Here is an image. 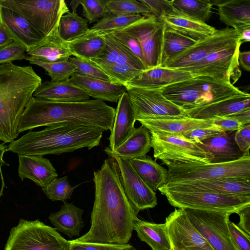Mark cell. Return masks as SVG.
I'll return each mask as SVG.
<instances>
[{
	"instance_id": "cell-9",
	"label": "cell",
	"mask_w": 250,
	"mask_h": 250,
	"mask_svg": "<svg viewBox=\"0 0 250 250\" xmlns=\"http://www.w3.org/2000/svg\"><path fill=\"white\" fill-rule=\"evenodd\" d=\"M155 159L170 165L211 163L212 157L207 150L182 135L149 131Z\"/></svg>"
},
{
	"instance_id": "cell-50",
	"label": "cell",
	"mask_w": 250,
	"mask_h": 250,
	"mask_svg": "<svg viewBox=\"0 0 250 250\" xmlns=\"http://www.w3.org/2000/svg\"><path fill=\"white\" fill-rule=\"evenodd\" d=\"M222 131L213 125L194 128L184 132L182 135L196 144L212 136L220 134Z\"/></svg>"
},
{
	"instance_id": "cell-13",
	"label": "cell",
	"mask_w": 250,
	"mask_h": 250,
	"mask_svg": "<svg viewBox=\"0 0 250 250\" xmlns=\"http://www.w3.org/2000/svg\"><path fill=\"white\" fill-rule=\"evenodd\" d=\"M122 29L136 37L143 52L145 70L161 66V53L165 24L149 13Z\"/></svg>"
},
{
	"instance_id": "cell-51",
	"label": "cell",
	"mask_w": 250,
	"mask_h": 250,
	"mask_svg": "<svg viewBox=\"0 0 250 250\" xmlns=\"http://www.w3.org/2000/svg\"><path fill=\"white\" fill-rule=\"evenodd\" d=\"M70 250H129L132 248L130 244L115 245L97 243L79 242L69 241Z\"/></svg>"
},
{
	"instance_id": "cell-23",
	"label": "cell",
	"mask_w": 250,
	"mask_h": 250,
	"mask_svg": "<svg viewBox=\"0 0 250 250\" xmlns=\"http://www.w3.org/2000/svg\"><path fill=\"white\" fill-rule=\"evenodd\" d=\"M33 97L58 102H80L89 100L90 96L70 79L63 81H46L40 84Z\"/></svg>"
},
{
	"instance_id": "cell-55",
	"label": "cell",
	"mask_w": 250,
	"mask_h": 250,
	"mask_svg": "<svg viewBox=\"0 0 250 250\" xmlns=\"http://www.w3.org/2000/svg\"><path fill=\"white\" fill-rule=\"evenodd\" d=\"M237 214L240 217V221L236 225L243 231L250 236V206L243 208Z\"/></svg>"
},
{
	"instance_id": "cell-31",
	"label": "cell",
	"mask_w": 250,
	"mask_h": 250,
	"mask_svg": "<svg viewBox=\"0 0 250 250\" xmlns=\"http://www.w3.org/2000/svg\"><path fill=\"white\" fill-rule=\"evenodd\" d=\"M162 20L167 28L196 42L212 35L216 30L206 22L182 14L168 15Z\"/></svg>"
},
{
	"instance_id": "cell-30",
	"label": "cell",
	"mask_w": 250,
	"mask_h": 250,
	"mask_svg": "<svg viewBox=\"0 0 250 250\" xmlns=\"http://www.w3.org/2000/svg\"><path fill=\"white\" fill-rule=\"evenodd\" d=\"M226 195L250 197V180L219 178L174 183Z\"/></svg>"
},
{
	"instance_id": "cell-34",
	"label": "cell",
	"mask_w": 250,
	"mask_h": 250,
	"mask_svg": "<svg viewBox=\"0 0 250 250\" xmlns=\"http://www.w3.org/2000/svg\"><path fill=\"white\" fill-rule=\"evenodd\" d=\"M104 39L105 47L97 60L105 62L126 64L143 71V63L126 46L118 41L111 33L100 34Z\"/></svg>"
},
{
	"instance_id": "cell-54",
	"label": "cell",
	"mask_w": 250,
	"mask_h": 250,
	"mask_svg": "<svg viewBox=\"0 0 250 250\" xmlns=\"http://www.w3.org/2000/svg\"><path fill=\"white\" fill-rule=\"evenodd\" d=\"M234 140L241 151L244 153L250 152V124L244 125L235 131Z\"/></svg>"
},
{
	"instance_id": "cell-28",
	"label": "cell",
	"mask_w": 250,
	"mask_h": 250,
	"mask_svg": "<svg viewBox=\"0 0 250 250\" xmlns=\"http://www.w3.org/2000/svg\"><path fill=\"white\" fill-rule=\"evenodd\" d=\"M149 131L182 135L184 132L197 127L211 125V119H198L188 116L157 118L138 121Z\"/></svg>"
},
{
	"instance_id": "cell-26",
	"label": "cell",
	"mask_w": 250,
	"mask_h": 250,
	"mask_svg": "<svg viewBox=\"0 0 250 250\" xmlns=\"http://www.w3.org/2000/svg\"><path fill=\"white\" fill-rule=\"evenodd\" d=\"M236 131L222 132L197 144L208 150L212 157L211 163L236 161L244 154L234 140Z\"/></svg>"
},
{
	"instance_id": "cell-14",
	"label": "cell",
	"mask_w": 250,
	"mask_h": 250,
	"mask_svg": "<svg viewBox=\"0 0 250 250\" xmlns=\"http://www.w3.org/2000/svg\"><path fill=\"white\" fill-rule=\"evenodd\" d=\"M126 88L136 121L187 116L186 111L165 98L160 89Z\"/></svg>"
},
{
	"instance_id": "cell-44",
	"label": "cell",
	"mask_w": 250,
	"mask_h": 250,
	"mask_svg": "<svg viewBox=\"0 0 250 250\" xmlns=\"http://www.w3.org/2000/svg\"><path fill=\"white\" fill-rule=\"evenodd\" d=\"M78 186H71L67 176L54 179L47 186L42 188L47 197L51 201L64 202L71 196Z\"/></svg>"
},
{
	"instance_id": "cell-41",
	"label": "cell",
	"mask_w": 250,
	"mask_h": 250,
	"mask_svg": "<svg viewBox=\"0 0 250 250\" xmlns=\"http://www.w3.org/2000/svg\"><path fill=\"white\" fill-rule=\"evenodd\" d=\"M143 17L140 14L122 15L107 13L90 28L99 34L110 33L122 30Z\"/></svg>"
},
{
	"instance_id": "cell-62",
	"label": "cell",
	"mask_w": 250,
	"mask_h": 250,
	"mask_svg": "<svg viewBox=\"0 0 250 250\" xmlns=\"http://www.w3.org/2000/svg\"><path fill=\"white\" fill-rule=\"evenodd\" d=\"M129 250H137L135 248L132 247V248Z\"/></svg>"
},
{
	"instance_id": "cell-3",
	"label": "cell",
	"mask_w": 250,
	"mask_h": 250,
	"mask_svg": "<svg viewBox=\"0 0 250 250\" xmlns=\"http://www.w3.org/2000/svg\"><path fill=\"white\" fill-rule=\"evenodd\" d=\"M103 130L84 125L59 124L42 130L28 132L10 143L6 151L18 155L43 156L73 152L86 147L90 149L100 144Z\"/></svg>"
},
{
	"instance_id": "cell-42",
	"label": "cell",
	"mask_w": 250,
	"mask_h": 250,
	"mask_svg": "<svg viewBox=\"0 0 250 250\" xmlns=\"http://www.w3.org/2000/svg\"><path fill=\"white\" fill-rule=\"evenodd\" d=\"M31 64L41 66L45 69L50 77L51 81L60 82L69 79L77 72L75 66L68 59L53 62H43L40 61H31Z\"/></svg>"
},
{
	"instance_id": "cell-53",
	"label": "cell",
	"mask_w": 250,
	"mask_h": 250,
	"mask_svg": "<svg viewBox=\"0 0 250 250\" xmlns=\"http://www.w3.org/2000/svg\"><path fill=\"white\" fill-rule=\"evenodd\" d=\"M211 124L223 132L239 130L244 125L232 116L215 117L211 119Z\"/></svg>"
},
{
	"instance_id": "cell-58",
	"label": "cell",
	"mask_w": 250,
	"mask_h": 250,
	"mask_svg": "<svg viewBox=\"0 0 250 250\" xmlns=\"http://www.w3.org/2000/svg\"><path fill=\"white\" fill-rule=\"evenodd\" d=\"M231 116L237 119L244 125L250 124V109L241 111Z\"/></svg>"
},
{
	"instance_id": "cell-46",
	"label": "cell",
	"mask_w": 250,
	"mask_h": 250,
	"mask_svg": "<svg viewBox=\"0 0 250 250\" xmlns=\"http://www.w3.org/2000/svg\"><path fill=\"white\" fill-rule=\"evenodd\" d=\"M68 60L75 66L78 73L113 83L112 80L104 72L89 61L74 56L70 57Z\"/></svg>"
},
{
	"instance_id": "cell-32",
	"label": "cell",
	"mask_w": 250,
	"mask_h": 250,
	"mask_svg": "<svg viewBox=\"0 0 250 250\" xmlns=\"http://www.w3.org/2000/svg\"><path fill=\"white\" fill-rule=\"evenodd\" d=\"M126 160L139 177L155 192L167 184L168 170L150 156L146 155L141 158Z\"/></svg>"
},
{
	"instance_id": "cell-36",
	"label": "cell",
	"mask_w": 250,
	"mask_h": 250,
	"mask_svg": "<svg viewBox=\"0 0 250 250\" xmlns=\"http://www.w3.org/2000/svg\"><path fill=\"white\" fill-rule=\"evenodd\" d=\"M67 43L72 56L84 60L98 58L105 47L102 36L90 29L82 36Z\"/></svg>"
},
{
	"instance_id": "cell-16",
	"label": "cell",
	"mask_w": 250,
	"mask_h": 250,
	"mask_svg": "<svg viewBox=\"0 0 250 250\" xmlns=\"http://www.w3.org/2000/svg\"><path fill=\"white\" fill-rule=\"evenodd\" d=\"M170 250H214L189 220L182 209L166 218Z\"/></svg>"
},
{
	"instance_id": "cell-47",
	"label": "cell",
	"mask_w": 250,
	"mask_h": 250,
	"mask_svg": "<svg viewBox=\"0 0 250 250\" xmlns=\"http://www.w3.org/2000/svg\"><path fill=\"white\" fill-rule=\"evenodd\" d=\"M147 6L150 13L156 18L162 19L168 15L181 14L174 8L172 0H140Z\"/></svg>"
},
{
	"instance_id": "cell-20",
	"label": "cell",
	"mask_w": 250,
	"mask_h": 250,
	"mask_svg": "<svg viewBox=\"0 0 250 250\" xmlns=\"http://www.w3.org/2000/svg\"><path fill=\"white\" fill-rule=\"evenodd\" d=\"M18 174L21 181L27 178L37 185L45 188L58 174L49 160L42 156L18 155Z\"/></svg>"
},
{
	"instance_id": "cell-4",
	"label": "cell",
	"mask_w": 250,
	"mask_h": 250,
	"mask_svg": "<svg viewBox=\"0 0 250 250\" xmlns=\"http://www.w3.org/2000/svg\"><path fill=\"white\" fill-rule=\"evenodd\" d=\"M42 83L31 66L0 65V141L11 143L18 137L22 113Z\"/></svg>"
},
{
	"instance_id": "cell-24",
	"label": "cell",
	"mask_w": 250,
	"mask_h": 250,
	"mask_svg": "<svg viewBox=\"0 0 250 250\" xmlns=\"http://www.w3.org/2000/svg\"><path fill=\"white\" fill-rule=\"evenodd\" d=\"M0 22L9 30L15 42L24 45L27 50L44 36L17 12L0 6Z\"/></svg>"
},
{
	"instance_id": "cell-38",
	"label": "cell",
	"mask_w": 250,
	"mask_h": 250,
	"mask_svg": "<svg viewBox=\"0 0 250 250\" xmlns=\"http://www.w3.org/2000/svg\"><path fill=\"white\" fill-rule=\"evenodd\" d=\"M86 61H89L104 72L114 83L124 86L142 71L128 65L105 62L96 59Z\"/></svg>"
},
{
	"instance_id": "cell-2",
	"label": "cell",
	"mask_w": 250,
	"mask_h": 250,
	"mask_svg": "<svg viewBox=\"0 0 250 250\" xmlns=\"http://www.w3.org/2000/svg\"><path fill=\"white\" fill-rule=\"evenodd\" d=\"M115 109L94 99L80 102H58L32 97L20 119L18 132L42 126L69 124L112 129Z\"/></svg>"
},
{
	"instance_id": "cell-49",
	"label": "cell",
	"mask_w": 250,
	"mask_h": 250,
	"mask_svg": "<svg viewBox=\"0 0 250 250\" xmlns=\"http://www.w3.org/2000/svg\"><path fill=\"white\" fill-rule=\"evenodd\" d=\"M110 33L121 43L126 46L143 62V56L142 49L139 41L136 37L122 30H115Z\"/></svg>"
},
{
	"instance_id": "cell-61",
	"label": "cell",
	"mask_w": 250,
	"mask_h": 250,
	"mask_svg": "<svg viewBox=\"0 0 250 250\" xmlns=\"http://www.w3.org/2000/svg\"><path fill=\"white\" fill-rule=\"evenodd\" d=\"M81 0H71L70 5L72 9V12L76 13L77 8L78 6L81 4Z\"/></svg>"
},
{
	"instance_id": "cell-12",
	"label": "cell",
	"mask_w": 250,
	"mask_h": 250,
	"mask_svg": "<svg viewBox=\"0 0 250 250\" xmlns=\"http://www.w3.org/2000/svg\"><path fill=\"white\" fill-rule=\"evenodd\" d=\"M239 41L208 55L197 64L181 69L193 77L207 76L234 84L241 75L238 55Z\"/></svg>"
},
{
	"instance_id": "cell-8",
	"label": "cell",
	"mask_w": 250,
	"mask_h": 250,
	"mask_svg": "<svg viewBox=\"0 0 250 250\" xmlns=\"http://www.w3.org/2000/svg\"><path fill=\"white\" fill-rule=\"evenodd\" d=\"M167 167V183L219 178L250 180V152L244 153L238 160L229 162L208 164H173Z\"/></svg>"
},
{
	"instance_id": "cell-57",
	"label": "cell",
	"mask_w": 250,
	"mask_h": 250,
	"mask_svg": "<svg viewBox=\"0 0 250 250\" xmlns=\"http://www.w3.org/2000/svg\"><path fill=\"white\" fill-rule=\"evenodd\" d=\"M250 51L239 52L238 60L239 64L246 71L250 70Z\"/></svg>"
},
{
	"instance_id": "cell-25",
	"label": "cell",
	"mask_w": 250,
	"mask_h": 250,
	"mask_svg": "<svg viewBox=\"0 0 250 250\" xmlns=\"http://www.w3.org/2000/svg\"><path fill=\"white\" fill-rule=\"evenodd\" d=\"M69 79L75 85L85 90L90 97L104 102H118L123 94L126 92L124 85L89 77L77 72Z\"/></svg>"
},
{
	"instance_id": "cell-56",
	"label": "cell",
	"mask_w": 250,
	"mask_h": 250,
	"mask_svg": "<svg viewBox=\"0 0 250 250\" xmlns=\"http://www.w3.org/2000/svg\"><path fill=\"white\" fill-rule=\"evenodd\" d=\"M15 42L5 25L0 22V49Z\"/></svg>"
},
{
	"instance_id": "cell-33",
	"label": "cell",
	"mask_w": 250,
	"mask_h": 250,
	"mask_svg": "<svg viewBox=\"0 0 250 250\" xmlns=\"http://www.w3.org/2000/svg\"><path fill=\"white\" fill-rule=\"evenodd\" d=\"M83 213V209L73 203H64L59 211L50 214L49 219L56 230L72 238L79 236L84 227Z\"/></svg>"
},
{
	"instance_id": "cell-43",
	"label": "cell",
	"mask_w": 250,
	"mask_h": 250,
	"mask_svg": "<svg viewBox=\"0 0 250 250\" xmlns=\"http://www.w3.org/2000/svg\"><path fill=\"white\" fill-rule=\"evenodd\" d=\"M107 13L118 15H145L150 13L145 3L136 0H105Z\"/></svg>"
},
{
	"instance_id": "cell-40",
	"label": "cell",
	"mask_w": 250,
	"mask_h": 250,
	"mask_svg": "<svg viewBox=\"0 0 250 250\" xmlns=\"http://www.w3.org/2000/svg\"><path fill=\"white\" fill-rule=\"evenodd\" d=\"M172 3L182 15L204 22L208 21L211 15L210 0H172Z\"/></svg>"
},
{
	"instance_id": "cell-7",
	"label": "cell",
	"mask_w": 250,
	"mask_h": 250,
	"mask_svg": "<svg viewBox=\"0 0 250 250\" xmlns=\"http://www.w3.org/2000/svg\"><path fill=\"white\" fill-rule=\"evenodd\" d=\"M70 248L69 241L56 229L38 219H21L11 229L4 250H70Z\"/></svg>"
},
{
	"instance_id": "cell-45",
	"label": "cell",
	"mask_w": 250,
	"mask_h": 250,
	"mask_svg": "<svg viewBox=\"0 0 250 250\" xmlns=\"http://www.w3.org/2000/svg\"><path fill=\"white\" fill-rule=\"evenodd\" d=\"M105 0H81L83 15L89 23L98 21L106 13Z\"/></svg>"
},
{
	"instance_id": "cell-5",
	"label": "cell",
	"mask_w": 250,
	"mask_h": 250,
	"mask_svg": "<svg viewBox=\"0 0 250 250\" xmlns=\"http://www.w3.org/2000/svg\"><path fill=\"white\" fill-rule=\"evenodd\" d=\"M167 100L185 111L247 92L231 83L201 76L160 88Z\"/></svg>"
},
{
	"instance_id": "cell-19",
	"label": "cell",
	"mask_w": 250,
	"mask_h": 250,
	"mask_svg": "<svg viewBox=\"0 0 250 250\" xmlns=\"http://www.w3.org/2000/svg\"><path fill=\"white\" fill-rule=\"evenodd\" d=\"M192 77L188 71L159 66L142 71L138 76L125 86L146 89H160Z\"/></svg>"
},
{
	"instance_id": "cell-37",
	"label": "cell",
	"mask_w": 250,
	"mask_h": 250,
	"mask_svg": "<svg viewBox=\"0 0 250 250\" xmlns=\"http://www.w3.org/2000/svg\"><path fill=\"white\" fill-rule=\"evenodd\" d=\"M197 42L166 26L163 35L161 66Z\"/></svg>"
},
{
	"instance_id": "cell-10",
	"label": "cell",
	"mask_w": 250,
	"mask_h": 250,
	"mask_svg": "<svg viewBox=\"0 0 250 250\" xmlns=\"http://www.w3.org/2000/svg\"><path fill=\"white\" fill-rule=\"evenodd\" d=\"M0 6L20 14L44 36L58 25L61 17L69 11L64 0H0Z\"/></svg>"
},
{
	"instance_id": "cell-29",
	"label": "cell",
	"mask_w": 250,
	"mask_h": 250,
	"mask_svg": "<svg viewBox=\"0 0 250 250\" xmlns=\"http://www.w3.org/2000/svg\"><path fill=\"white\" fill-rule=\"evenodd\" d=\"M151 135L148 129L141 125L135 128L129 137L117 148L112 150L108 147L104 152L108 155H116L127 159L144 157L151 148Z\"/></svg>"
},
{
	"instance_id": "cell-15",
	"label": "cell",
	"mask_w": 250,
	"mask_h": 250,
	"mask_svg": "<svg viewBox=\"0 0 250 250\" xmlns=\"http://www.w3.org/2000/svg\"><path fill=\"white\" fill-rule=\"evenodd\" d=\"M239 40V34L232 28L216 29L212 35L171 58L162 67L181 69L194 66L210 54Z\"/></svg>"
},
{
	"instance_id": "cell-17",
	"label": "cell",
	"mask_w": 250,
	"mask_h": 250,
	"mask_svg": "<svg viewBox=\"0 0 250 250\" xmlns=\"http://www.w3.org/2000/svg\"><path fill=\"white\" fill-rule=\"evenodd\" d=\"M115 161L124 192L135 212L154 208L157 205L156 193L139 177L127 161L110 155Z\"/></svg>"
},
{
	"instance_id": "cell-35",
	"label": "cell",
	"mask_w": 250,
	"mask_h": 250,
	"mask_svg": "<svg viewBox=\"0 0 250 250\" xmlns=\"http://www.w3.org/2000/svg\"><path fill=\"white\" fill-rule=\"evenodd\" d=\"M133 229L138 238L147 244L152 250H170L166 223L156 224L143 221L137 218Z\"/></svg>"
},
{
	"instance_id": "cell-6",
	"label": "cell",
	"mask_w": 250,
	"mask_h": 250,
	"mask_svg": "<svg viewBox=\"0 0 250 250\" xmlns=\"http://www.w3.org/2000/svg\"><path fill=\"white\" fill-rule=\"evenodd\" d=\"M158 190L171 206L180 209L213 210L232 214L250 206L249 196L219 194L174 183H167Z\"/></svg>"
},
{
	"instance_id": "cell-11",
	"label": "cell",
	"mask_w": 250,
	"mask_h": 250,
	"mask_svg": "<svg viewBox=\"0 0 250 250\" xmlns=\"http://www.w3.org/2000/svg\"><path fill=\"white\" fill-rule=\"evenodd\" d=\"M182 209L214 250H236L228 226L231 212L188 208Z\"/></svg>"
},
{
	"instance_id": "cell-27",
	"label": "cell",
	"mask_w": 250,
	"mask_h": 250,
	"mask_svg": "<svg viewBox=\"0 0 250 250\" xmlns=\"http://www.w3.org/2000/svg\"><path fill=\"white\" fill-rule=\"evenodd\" d=\"M220 20L237 32L250 26V0H214Z\"/></svg>"
},
{
	"instance_id": "cell-18",
	"label": "cell",
	"mask_w": 250,
	"mask_h": 250,
	"mask_svg": "<svg viewBox=\"0 0 250 250\" xmlns=\"http://www.w3.org/2000/svg\"><path fill=\"white\" fill-rule=\"evenodd\" d=\"M58 26L29 48L26 60L49 63L68 59L72 56L67 42L59 35Z\"/></svg>"
},
{
	"instance_id": "cell-39",
	"label": "cell",
	"mask_w": 250,
	"mask_h": 250,
	"mask_svg": "<svg viewBox=\"0 0 250 250\" xmlns=\"http://www.w3.org/2000/svg\"><path fill=\"white\" fill-rule=\"evenodd\" d=\"M88 30V21L77 13L68 11L60 19L58 32L61 38L66 42L76 39Z\"/></svg>"
},
{
	"instance_id": "cell-59",
	"label": "cell",
	"mask_w": 250,
	"mask_h": 250,
	"mask_svg": "<svg viewBox=\"0 0 250 250\" xmlns=\"http://www.w3.org/2000/svg\"><path fill=\"white\" fill-rule=\"evenodd\" d=\"M240 35V41L242 44L250 41V26H246L238 31Z\"/></svg>"
},
{
	"instance_id": "cell-22",
	"label": "cell",
	"mask_w": 250,
	"mask_h": 250,
	"mask_svg": "<svg viewBox=\"0 0 250 250\" xmlns=\"http://www.w3.org/2000/svg\"><path fill=\"white\" fill-rule=\"evenodd\" d=\"M250 109V95L233 96L200 107L186 110L189 117L207 120L215 117H227Z\"/></svg>"
},
{
	"instance_id": "cell-21",
	"label": "cell",
	"mask_w": 250,
	"mask_h": 250,
	"mask_svg": "<svg viewBox=\"0 0 250 250\" xmlns=\"http://www.w3.org/2000/svg\"><path fill=\"white\" fill-rule=\"evenodd\" d=\"M136 121L134 109L126 92L118 101L114 123L108 140V147L112 150L121 145L131 134Z\"/></svg>"
},
{
	"instance_id": "cell-60",
	"label": "cell",
	"mask_w": 250,
	"mask_h": 250,
	"mask_svg": "<svg viewBox=\"0 0 250 250\" xmlns=\"http://www.w3.org/2000/svg\"><path fill=\"white\" fill-rule=\"evenodd\" d=\"M6 146H4L3 145V144L0 143V163H2V164H5V165H8V164H6L3 160L4 154L5 152L6 151ZM4 184H3L2 185V188L1 189V190L0 192V198L1 196V195L2 194L3 189L4 186Z\"/></svg>"
},
{
	"instance_id": "cell-52",
	"label": "cell",
	"mask_w": 250,
	"mask_h": 250,
	"mask_svg": "<svg viewBox=\"0 0 250 250\" xmlns=\"http://www.w3.org/2000/svg\"><path fill=\"white\" fill-rule=\"evenodd\" d=\"M228 226L236 250H250V236L229 220L228 222Z\"/></svg>"
},
{
	"instance_id": "cell-48",
	"label": "cell",
	"mask_w": 250,
	"mask_h": 250,
	"mask_svg": "<svg viewBox=\"0 0 250 250\" xmlns=\"http://www.w3.org/2000/svg\"><path fill=\"white\" fill-rule=\"evenodd\" d=\"M27 48L22 44L14 42L0 49V65L12 62L15 60H26Z\"/></svg>"
},
{
	"instance_id": "cell-1",
	"label": "cell",
	"mask_w": 250,
	"mask_h": 250,
	"mask_svg": "<svg viewBox=\"0 0 250 250\" xmlns=\"http://www.w3.org/2000/svg\"><path fill=\"white\" fill-rule=\"evenodd\" d=\"M95 198L89 230L75 242L126 244L131 238L138 214L122 187L114 159H105L94 172Z\"/></svg>"
}]
</instances>
